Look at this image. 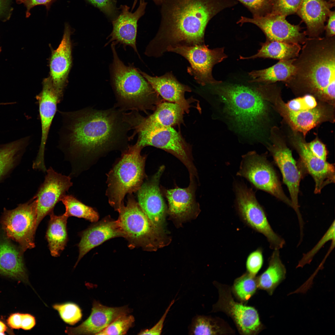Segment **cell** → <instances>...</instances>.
Returning <instances> with one entry per match:
<instances>
[{
	"instance_id": "1",
	"label": "cell",
	"mask_w": 335,
	"mask_h": 335,
	"mask_svg": "<svg viewBox=\"0 0 335 335\" xmlns=\"http://www.w3.org/2000/svg\"><path fill=\"white\" fill-rule=\"evenodd\" d=\"M59 112L62 125L58 147L71 164L72 176L79 174L88 155L130 140L127 135L130 127L118 109Z\"/></svg>"
},
{
	"instance_id": "2",
	"label": "cell",
	"mask_w": 335,
	"mask_h": 335,
	"mask_svg": "<svg viewBox=\"0 0 335 335\" xmlns=\"http://www.w3.org/2000/svg\"><path fill=\"white\" fill-rule=\"evenodd\" d=\"M238 2L236 0H163L159 29L147 46V51L158 57L169 47L204 44L209 21Z\"/></svg>"
},
{
	"instance_id": "3",
	"label": "cell",
	"mask_w": 335,
	"mask_h": 335,
	"mask_svg": "<svg viewBox=\"0 0 335 335\" xmlns=\"http://www.w3.org/2000/svg\"><path fill=\"white\" fill-rule=\"evenodd\" d=\"M285 83L295 92L311 94L334 106L335 37L307 38Z\"/></svg>"
},
{
	"instance_id": "4",
	"label": "cell",
	"mask_w": 335,
	"mask_h": 335,
	"mask_svg": "<svg viewBox=\"0 0 335 335\" xmlns=\"http://www.w3.org/2000/svg\"><path fill=\"white\" fill-rule=\"evenodd\" d=\"M116 44L112 42L113 62L110 66L112 86L117 100L115 107L124 112L154 110L163 98L133 65H126L117 54Z\"/></svg>"
},
{
	"instance_id": "5",
	"label": "cell",
	"mask_w": 335,
	"mask_h": 335,
	"mask_svg": "<svg viewBox=\"0 0 335 335\" xmlns=\"http://www.w3.org/2000/svg\"><path fill=\"white\" fill-rule=\"evenodd\" d=\"M142 149L136 143L128 146L108 174L106 194L117 212L124 205L125 195L137 191L142 184L146 157L141 154Z\"/></svg>"
},
{
	"instance_id": "6",
	"label": "cell",
	"mask_w": 335,
	"mask_h": 335,
	"mask_svg": "<svg viewBox=\"0 0 335 335\" xmlns=\"http://www.w3.org/2000/svg\"><path fill=\"white\" fill-rule=\"evenodd\" d=\"M118 212L119 215L117 220L129 247L152 249L154 246L159 229L153 225L138 203L132 197H129L127 205L123 206Z\"/></svg>"
},
{
	"instance_id": "7",
	"label": "cell",
	"mask_w": 335,
	"mask_h": 335,
	"mask_svg": "<svg viewBox=\"0 0 335 335\" xmlns=\"http://www.w3.org/2000/svg\"><path fill=\"white\" fill-rule=\"evenodd\" d=\"M37 218L36 200L33 197L15 209L4 208L0 225L6 235L18 243L25 252L35 246Z\"/></svg>"
},
{
	"instance_id": "8",
	"label": "cell",
	"mask_w": 335,
	"mask_h": 335,
	"mask_svg": "<svg viewBox=\"0 0 335 335\" xmlns=\"http://www.w3.org/2000/svg\"><path fill=\"white\" fill-rule=\"evenodd\" d=\"M235 191L236 208L241 220L247 226L263 235L271 249L275 250L282 248L285 240L273 230L253 191L240 184L235 185Z\"/></svg>"
},
{
	"instance_id": "9",
	"label": "cell",
	"mask_w": 335,
	"mask_h": 335,
	"mask_svg": "<svg viewBox=\"0 0 335 335\" xmlns=\"http://www.w3.org/2000/svg\"><path fill=\"white\" fill-rule=\"evenodd\" d=\"M237 174L245 178L256 188L293 208L292 202L284 193L276 172L265 155L251 151L243 155Z\"/></svg>"
},
{
	"instance_id": "10",
	"label": "cell",
	"mask_w": 335,
	"mask_h": 335,
	"mask_svg": "<svg viewBox=\"0 0 335 335\" xmlns=\"http://www.w3.org/2000/svg\"><path fill=\"white\" fill-rule=\"evenodd\" d=\"M136 144L143 149L151 146L163 150L176 157L185 165L190 177L198 179L197 169L194 164L192 147L181 134L172 127L154 131L136 130L131 137L136 134Z\"/></svg>"
},
{
	"instance_id": "11",
	"label": "cell",
	"mask_w": 335,
	"mask_h": 335,
	"mask_svg": "<svg viewBox=\"0 0 335 335\" xmlns=\"http://www.w3.org/2000/svg\"><path fill=\"white\" fill-rule=\"evenodd\" d=\"M204 44L191 46H176L168 47L166 52H175L185 58L190 64L187 72L202 86L213 85L222 83L213 78V66L227 57L224 53V47L211 49Z\"/></svg>"
},
{
	"instance_id": "12",
	"label": "cell",
	"mask_w": 335,
	"mask_h": 335,
	"mask_svg": "<svg viewBox=\"0 0 335 335\" xmlns=\"http://www.w3.org/2000/svg\"><path fill=\"white\" fill-rule=\"evenodd\" d=\"M274 107L289 125L292 130L305 136L311 129L323 122H334L333 105L318 104L315 108L294 111L288 109L280 97L279 92L270 100Z\"/></svg>"
},
{
	"instance_id": "13",
	"label": "cell",
	"mask_w": 335,
	"mask_h": 335,
	"mask_svg": "<svg viewBox=\"0 0 335 335\" xmlns=\"http://www.w3.org/2000/svg\"><path fill=\"white\" fill-rule=\"evenodd\" d=\"M271 132L272 144L269 145L268 149L281 173L283 182L289 193L293 208L298 218H300L302 216L299 209L298 197L302 173L291 151L282 139L278 138L275 128L272 129Z\"/></svg>"
},
{
	"instance_id": "14",
	"label": "cell",
	"mask_w": 335,
	"mask_h": 335,
	"mask_svg": "<svg viewBox=\"0 0 335 335\" xmlns=\"http://www.w3.org/2000/svg\"><path fill=\"white\" fill-rule=\"evenodd\" d=\"M261 85L251 87L227 84L218 87L217 91L237 113L254 119L264 115L266 110L264 102L266 100L261 93Z\"/></svg>"
},
{
	"instance_id": "15",
	"label": "cell",
	"mask_w": 335,
	"mask_h": 335,
	"mask_svg": "<svg viewBox=\"0 0 335 335\" xmlns=\"http://www.w3.org/2000/svg\"><path fill=\"white\" fill-rule=\"evenodd\" d=\"M154 112L146 117L139 112L132 111L124 112V121L134 131H154L179 125L184 123L185 111L178 104L170 102H162Z\"/></svg>"
},
{
	"instance_id": "16",
	"label": "cell",
	"mask_w": 335,
	"mask_h": 335,
	"mask_svg": "<svg viewBox=\"0 0 335 335\" xmlns=\"http://www.w3.org/2000/svg\"><path fill=\"white\" fill-rule=\"evenodd\" d=\"M218 289L219 298L213 305L212 311H221L234 321L241 333L255 334L261 330L262 325L257 310L253 307L235 302L230 289L226 286L215 283Z\"/></svg>"
},
{
	"instance_id": "17",
	"label": "cell",
	"mask_w": 335,
	"mask_h": 335,
	"mask_svg": "<svg viewBox=\"0 0 335 335\" xmlns=\"http://www.w3.org/2000/svg\"><path fill=\"white\" fill-rule=\"evenodd\" d=\"M46 172L43 183L33 197L37 203V228L44 218L53 211L73 184L70 176L58 173L51 167Z\"/></svg>"
},
{
	"instance_id": "18",
	"label": "cell",
	"mask_w": 335,
	"mask_h": 335,
	"mask_svg": "<svg viewBox=\"0 0 335 335\" xmlns=\"http://www.w3.org/2000/svg\"><path fill=\"white\" fill-rule=\"evenodd\" d=\"M286 17L275 14L252 18L241 16L237 23L240 25L246 23L255 25L264 33L266 40L303 45L307 38L304 31L301 32L299 24H291Z\"/></svg>"
},
{
	"instance_id": "19",
	"label": "cell",
	"mask_w": 335,
	"mask_h": 335,
	"mask_svg": "<svg viewBox=\"0 0 335 335\" xmlns=\"http://www.w3.org/2000/svg\"><path fill=\"white\" fill-rule=\"evenodd\" d=\"M289 138L291 144L298 153L303 166L314 180L315 194L320 193L324 186L335 182L334 164L315 156L300 133L292 130Z\"/></svg>"
},
{
	"instance_id": "20",
	"label": "cell",
	"mask_w": 335,
	"mask_h": 335,
	"mask_svg": "<svg viewBox=\"0 0 335 335\" xmlns=\"http://www.w3.org/2000/svg\"><path fill=\"white\" fill-rule=\"evenodd\" d=\"M38 106L41 127L40 145L36 157L33 162L36 166H45V146L52 120L57 110V105L61 101L50 77L44 79L41 92L36 96Z\"/></svg>"
},
{
	"instance_id": "21",
	"label": "cell",
	"mask_w": 335,
	"mask_h": 335,
	"mask_svg": "<svg viewBox=\"0 0 335 335\" xmlns=\"http://www.w3.org/2000/svg\"><path fill=\"white\" fill-rule=\"evenodd\" d=\"M165 166H161L151 179L138 190V203L153 225L158 229L163 223L166 206L159 185Z\"/></svg>"
},
{
	"instance_id": "22",
	"label": "cell",
	"mask_w": 335,
	"mask_h": 335,
	"mask_svg": "<svg viewBox=\"0 0 335 335\" xmlns=\"http://www.w3.org/2000/svg\"><path fill=\"white\" fill-rule=\"evenodd\" d=\"M147 3L145 0H140L139 6L133 13L129 11L130 7L126 5H121L119 9L121 12L118 16L112 21L113 30L107 38H110L105 46L111 42L119 43L124 48L130 46L133 48L138 56L136 46L137 22L145 13Z\"/></svg>"
},
{
	"instance_id": "23",
	"label": "cell",
	"mask_w": 335,
	"mask_h": 335,
	"mask_svg": "<svg viewBox=\"0 0 335 335\" xmlns=\"http://www.w3.org/2000/svg\"><path fill=\"white\" fill-rule=\"evenodd\" d=\"M70 25H65L62 40L52 52L50 60V76L53 86L61 100L72 62Z\"/></svg>"
},
{
	"instance_id": "24",
	"label": "cell",
	"mask_w": 335,
	"mask_h": 335,
	"mask_svg": "<svg viewBox=\"0 0 335 335\" xmlns=\"http://www.w3.org/2000/svg\"><path fill=\"white\" fill-rule=\"evenodd\" d=\"M127 306L109 307L94 301L89 317L77 327H67L65 333L69 335H96L108 326L119 316L128 314Z\"/></svg>"
},
{
	"instance_id": "25",
	"label": "cell",
	"mask_w": 335,
	"mask_h": 335,
	"mask_svg": "<svg viewBox=\"0 0 335 335\" xmlns=\"http://www.w3.org/2000/svg\"><path fill=\"white\" fill-rule=\"evenodd\" d=\"M79 235L81 239L78 244L79 255L75 267L81 259L94 248L110 239L123 237L117 220L109 217L92 225L80 232Z\"/></svg>"
},
{
	"instance_id": "26",
	"label": "cell",
	"mask_w": 335,
	"mask_h": 335,
	"mask_svg": "<svg viewBox=\"0 0 335 335\" xmlns=\"http://www.w3.org/2000/svg\"><path fill=\"white\" fill-rule=\"evenodd\" d=\"M3 231L0 233V275L28 283L23 256L24 252Z\"/></svg>"
},
{
	"instance_id": "27",
	"label": "cell",
	"mask_w": 335,
	"mask_h": 335,
	"mask_svg": "<svg viewBox=\"0 0 335 335\" xmlns=\"http://www.w3.org/2000/svg\"><path fill=\"white\" fill-rule=\"evenodd\" d=\"M138 70L163 99L178 104L185 112H189L191 101L185 98V94L186 92H190L191 89L178 81L172 72H167L159 77H153L139 69Z\"/></svg>"
},
{
	"instance_id": "28",
	"label": "cell",
	"mask_w": 335,
	"mask_h": 335,
	"mask_svg": "<svg viewBox=\"0 0 335 335\" xmlns=\"http://www.w3.org/2000/svg\"><path fill=\"white\" fill-rule=\"evenodd\" d=\"M335 3L326 0H302L296 12L306 25L304 31L309 38L320 37L324 31V23Z\"/></svg>"
},
{
	"instance_id": "29",
	"label": "cell",
	"mask_w": 335,
	"mask_h": 335,
	"mask_svg": "<svg viewBox=\"0 0 335 335\" xmlns=\"http://www.w3.org/2000/svg\"><path fill=\"white\" fill-rule=\"evenodd\" d=\"M196 179L190 177L189 185L185 188L176 186L172 189L163 190L171 215L178 218H184L197 209L198 206L195 195Z\"/></svg>"
},
{
	"instance_id": "30",
	"label": "cell",
	"mask_w": 335,
	"mask_h": 335,
	"mask_svg": "<svg viewBox=\"0 0 335 335\" xmlns=\"http://www.w3.org/2000/svg\"><path fill=\"white\" fill-rule=\"evenodd\" d=\"M30 136L0 144V183L19 163L29 144Z\"/></svg>"
},
{
	"instance_id": "31",
	"label": "cell",
	"mask_w": 335,
	"mask_h": 335,
	"mask_svg": "<svg viewBox=\"0 0 335 335\" xmlns=\"http://www.w3.org/2000/svg\"><path fill=\"white\" fill-rule=\"evenodd\" d=\"M295 59L279 60L267 68L252 70L248 73L251 78L248 82L264 84L274 83L278 81L285 83L295 73V67L293 64Z\"/></svg>"
},
{
	"instance_id": "32",
	"label": "cell",
	"mask_w": 335,
	"mask_h": 335,
	"mask_svg": "<svg viewBox=\"0 0 335 335\" xmlns=\"http://www.w3.org/2000/svg\"><path fill=\"white\" fill-rule=\"evenodd\" d=\"M49 215L50 219L45 237L51 255L57 257L64 249L68 241L67 224L68 217L64 214L56 215L53 211Z\"/></svg>"
},
{
	"instance_id": "33",
	"label": "cell",
	"mask_w": 335,
	"mask_h": 335,
	"mask_svg": "<svg viewBox=\"0 0 335 335\" xmlns=\"http://www.w3.org/2000/svg\"><path fill=\"white\" fill-rule=\"evenodd\" d=\"M260 45L261 47L256 54L248 57L240 56L239 59L247 60L262 58L279 60H290L297 57L302 48L299 44L268 40L264 42H261Z\"/></svg>"
},
{
	"instance_id": "34",
	"label": "cell",
	"mask_w": 335,
	"mask_h": 335,
	"mask_svg": "<svg viewBox=\"0 0 335 335\" xmlns=\"http://www.w3.org/2000/svg\"><path fill=\"white\" fill-rule=\"evenodd\" d=\"M286 270L282 263L279 250H274L269 259L268 266L259 277L258 287L271 295L276 288L285 278Z\"/></svg>"
},
{
	"instance_id": "35",
	"label": "cell",
	"mask_w": 335,
	"mask_h": 335,
	"mask_svg": "<svg viewBox=\"0 0 335 335\" xmlns=\"http://www.w3.org/2000/svg\"><path fill=\"white\" fill-rule=\"evenodd\" d=\"M223 323L216 318L204 315L194 317L189 328L190 335H218L230 333Z\"/></svg>"
},
{
	"instance_id": "36",
	"label": "cell",
	"mask_w": 335,
	"mask_h": 335,
	"mask_svg": "<svg viewBox=\"0 0 335 335\" xmlns=\"http://www.w3.org/2000/svg\"><path fill=\"white\" fill-rule=\"evenodd\" d=\"M60 201L64 205V214L68 217L73 216L83 218L92 222L98 220L99 216L94 208L87 206L72 195H65Z\"/></svg>"
},
{
	"instance_id": "37",
	"label": "cell",
	"mask_w": 335,
	"mask_h": 335,
	"mask_svg": "<svg viewBox=\"0 0 335 335\" xmlns=\"http://www.w3.org/2000/svg\"><path fill=\"white\" fill-rule=\"evenodd\" d=\"M257 287V281L255 276L247 272L236 279L233 289L239 299L246 301L255 293Z\"/></svg>"
},
{
	"instance_id": "38",
	"label": "cell",
	"mask_w": 335,
	"mask_h": 335,
	"mask_svg": "<svg viewBox=\"0 0 335 335\" xmlns=\"http://www.w3.org/2000/svg\"><path fill=\"white\" fill-rule=\"evenodd\" d=\"M53 308L58 312L61 319L65 323L74 325L82 319L83 313L80 306L72 302L53 304Z\"/></svg>"
},
{
	"instance_id": "39",
	"label": "cell",
	"mask_w": 335,
	"mask_h": 335,
	"mask_svg": "<svg viewBox=\"0 0 335 335\" xmlns=\"http://www.w3.org/2000/svg\"><path fill=\"white\" fill-rule=\"evenodd\" d=\"M128 314L122 315L114 320L102 331L96 335H124L132 326L134 317Z\"/></svg>"
},
{
	"instance_id": "40",
	"label": "cell",
	"mask_w": 335,
	"mask_h": 335,
	"mask_svg": "<svg viewBox=\"0 0 335 335\" xmlns=\"http://www.w3.org/2000/svg\"><path fill=\"white\" fill-rule=\"evenodd\" d=\"M245 7L252 14V17H260L271 13L273 0H236Z\"/></svg>"
},
{
	"instance_id": "41",
	"label": "cell",
	"mask_w": 335,
	"mask_h": 335,
	"mask_svg": "<svg viewBox=\"0 0 335 335\" xmlns=\"http://www.w3.org/2000/svg\"><path fill=\"white\" fill-rule=\"evenodd\" d=\"M335 240V221H333L327 232L318 243L310 251L304 254L299 261L297 267H302L305 265L309 264L313 257L325 243L329 240Z\"/></svg>"
},
{
	"instance_id": "42",
	"label": "cell",
	"mask_w": 335,
	"mask_h": 335,
	"mask_svg": "<svg viewBox=\"0 0 335 335\" xmlns=\"http://www.w3.org/2000/svg\"><path fill=\"white\" fill-rule=\"evenodd\" d=\"M302 0H273L271 13L286 17L296 14Z\"/></svg>"
},
{
	"instance_id": "43",
	"label": "cell",
	"mask_w": 335,
	"mask_h": 335,
	"mask_svg": "<svg viewBox=\"0 0 335 335\" xmlns=\"http://www.w3.org/2000/svg\"><path fill=\"white\" fill-rule=\"evenodd\" d=\"M318 104L316 98L310 94H306L285 103L288 108L294 111L313 109Z\"/></svg>"
},
{
	"instance_id": "44",
	"label": "cell",
	"mask_w": 335,
	"mask_h": 335,
	"mask_svg": "<svg viewBox=\"0 0 335 335\" xmlns=\"http://www.w3.org/2000/svg\"><path fill=\"white\" fill-rule=\"evenodd\" d=\"M85 0L99 9L112 21L118 16V11L116 7V0Z\"/></svg>"
},
{
	"instance_id": "45",
	"label": "cell",
	"mask_w": 335,
	"mask_h": 335,
	"mask_svg": "<svg viewBox=\"0 0 335 335\" xmlns=\"http://www.w3.org/2000/svg\"><path fill=\"white\" fill-rule=\"evenodd\" d=\"M262 250L259 248L251 252L248 256L246 263L247 272L255 276L263 264Z\"/></svg>"
},
{
	"instance_id": "46",
	"label": "cell",
	"mask_w": 335,
	"mask_h": 335,
	"mask_svg": "<svg viewBox=\"0 0 335 335\" xmlns=\"http://www.w3.org/2000/svg\"><path fill=\"white\" fill-rule=\"evenodd\" d=\"M307 145L310 151L315 156L326 161L328 151L326 147L318 137L310 142L307 143Z\"/></svg>"
},
{
	"instance_id": "47",
	"label": "cell",
	"mask_w": 335,
	"mask_h": 335,
	"mask_svg": "<svg viewBox=\"0 0 335 335\" xmlns=\"http://www.w3.org/2000/svg\"><path fill=\"white\" fill-rule=\"evenodd\" d=\"M56 0H16L18 4L23 3L26 8V17H29L30 15L31 9L38 5L45 6L48 11L52 4Z\"/></svg>"
},
{
	"instance_id": "48",
	"label": "cell",
	"mask_w": 335,
	"mask_h": 335,
	"mask_svg": "<svg viewBox=\"0 0 335 335\" xmlns=\"http://www.w3.org/2000/svg\"><path fill=\"white\" fill-rule=\"evenodd\" d=\"M175 300H173L167 308L164 314L158 322L152 328L141 331L139 335H160L163 326L164 322L170 308L174 304Z\"/></svg>"
},
{
	"instance_id": "49",
	"label": "cell",
	"mask_w": 335,
	"mask_h": 335,
	"mask_svg": "<svg viewBox=\"0 0 335 335\" xmlns=\"http://www.w3.org/2000/svg\"><path fill=\"white\" fill-rule=\"evenodd\" d=\"M335 11H331L328 18L327 23L325 26V37H332L335 36Z\"/></svg>"
},
{
	"instance_id": "50",
	"label": "cell",
	"mask_w": 335,
	"mask_h": 335,
	"mask_svg": "<svg viewBox=\"0 0 335 335\" xmlns=\"http://www.w3.org/2000/svg\"><path fill=\"white\" fill-rule=\"evenodd\" d=\"M36 324L35 318L29 314H22L21 328L25 330L31 329Z\"/></svg>"
},
{
	"instance_id": "51",
	"label": "cell",
	"mask_w": 335,
	"mask_h": 335,
	"mask_svg": "<svg viewBox=\"0 0 335 335\" xmlns=\"http://www.w3.org/2000/svg\"><path fill=\"white\" fill-rule=\"evenodd\" d=\"M22 314L15 313L11 315L7 321L8 326L13 329H19L21 328Z\"/></svg>"
},
{
	"instance_id": "52",
	"label": "cell",
	"mask_w": 335,
	"mask_h": 335,
	"mask_svg": "<svg viewBox=\"0 0 335 335\" xmlns=\"http://www.w3.org/2000/svg\"><path fill=\"white\" fill-rule=\"evenodd\" d=\"M9 0H0V18L5 17V15L10 16L7 14V12L10 14L11 12V10L9 9Z\"/></svg>"
},
{
	"instance_id": "53",
	"label": "cell",
	"mask_w": 335,
	"mask_h": 335,
	"mask_svg": "<svg viewBox=\"0 0 335 335\" xmlns=\"http://www.w3.org/2000/svg\"><path fill=\"white\" fill-rule=\"evenodd\" d=\"M7 328L6 324L0 320V335L5 334L4 332L7 330Z\"/></svg>"
},
{
	"instance_id": "54",
	"label": "cell",
	"mask_w": 335,
	"mask_h": 335,
	"mask_svg": "<svg viewBox=\"0 0 335 335\" xmlns=\"http://www.w3.org/2000/svg\"><path fill=\"white\" fill-rule=\"evenodd\" d=\"M157 5H161L163 0H153Z\"/></svg>"
},
{
	"instance_id": "55",
	"label": "cell",
	"mask_w": 335,
	"mask_h": 335,
	"mask_svg": "<svg viewBox=\"0 0 335 335\" xmlns=\"http://www.w3.org/2000/svg\"><path fill=\"white\" fill-rule=\"evenodd\" d=\"M12 104V102H1L0 103V105H11Z\"/></svg>"
},
{
	"instance_id": "56",
	"label": "cell",
	"mask_w": 335,
	"mask_h": 335,
	"mask_svg": "<svg viewBox=\"0 0 335 335\" xmlns=\"http://www.w3.org/2000/svg\"><path fill=\"white\" fill-rule=\"evenodd\" d=\"M328 1L332 3H335V0H329Z\"/></svg>"
},
{
	"instance_id": "57",
	"label": "cell",
	"mask_w": 335,
	"mask_h": 335,
	"mask_svg": "<svg viewBox=\"0 0 335 335\" xmlns=\"http://www.w3.org/2000/svg\"><path fill=\"white\" fill-rule=\"evenodd\" d=\"M1 50H1V47H0V53L1 52Z\"/></svg>"
}]
</instances>
